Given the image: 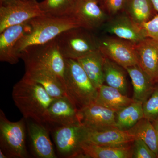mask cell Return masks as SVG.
Returning a JSON list of instances; mask_svg holds the SVG:
<instances>
[{"label":"cell","mask_w":158,"mask_h":158,"mask_svg":"<svg viewBox=\"0 0 158 158\" xmlns=\"http://www.w3.org/2000/svg\"><path fill=\"white\" fill-rule=\"evenodd\" d=\"M27 128L31 147L34 155L40 158H56L50 138L49 130L44 125L31 119H27Z\"/></svg>","instance_id":"cell-16"},{"label":"cell","mask_w":158,"mask_h":158,"mask_svg":"<svg viewBox=\"0 0 158 158\" xmlns=\"http://www.w3.org/2000/svg\"><path fill=\"white\" fill-rule=\"evenodd\" d=\"M144 117L143 103L134 101L116 112V127L122 131H127Z\"/></svg>","instance_id":"cell-26"},{"label":"cell","mask_w":158,"mask_h":158,"mask_svg":"<svg viewBox=\"0 0 158 158\" xmlns=\"http://www.w3.org/2000/svg\"><path fill=\"white\" fill-rule=\"evenodd\" d=\"M125 72V69L105 57L103 65L105 82L108 86L118 89L122 93L126 95L127 84Z\"/></svg>","instance_id":"cell-24"},{"label":"cell","mask_w":158,"mask_h":158,"mask_svg":"<svg viewBox=\"0 0 158 158\" xmlns=\"http://www.w3.org/2000/svg\"><path fill=\"white\" fill-rule=\"evenodd\" d=\"M29 21L11 26L0 33L1 62L11 65L17 64L19 62L20 58L15 52V47L19 40L31 30Z\"/></svg>","instance_id":"cell-15"},{"label":"cell","mask_w":158,"mask_h":158,"mask_svg":"<svg viewBox=\"0 0 158 158\" xmlns=\"http://www.w3.org/2000/svg\"><path fill=\"white\" fill-rule=\"evenodd\" d=\"M123 11L141 26L156 15L151 0H126Z\"/></svg>","instance_id":"cell-23"},{"label":"cell","mask_w":158,"mask_h":158,"mask_svg":"<svg viewBox=\"0 0 158 158\" xmlns=\"http://www.w3.org/2000/svg\"><path fill=\"white\" fill-rule=\"evenodd\" d=\"M12 97L24 118L44 124L47 110L55 99L41 85L23 77L13 87Z\"/></svg>","instance_id":"cell-1"},{"label":"cell","mask_w":158,"mask_h":158,"mask_svg":"<svg viewBox=\"0 0 158 158\" xmlns=\"http://www.w3.org/2000/svg\"><path fill=\"white\" fill-rule=\"evenodd\" d=\"M153 125L154 126V127L155 128L156 131L158 132V118L156 119V120H154L152 122Z\"/></svg>","instance_id":"cell-34"},{"label":"cell","mask_w":158,"mask_h":158,"mask_svg":"<svg viewBox=\"0 0 158 158\" xmlns=\"http://www.w3.org/2000/svg\"><path fill=\"white\" fill-rule=\"evenodd\" d=\"M25 68L23 77L41 85L50 96L55 98L67 96L65 83L53 73L43 68Z\"/></svg>","instance_id":"cell-17"},{"label":"cell","mask_w":158,"mask_h":158,"mask_svg":"<svg viewBox=\"0 0 158 158\" xmlns=\"http://www.w3.org/2000/svg\"><path fill=\"white\" fill-rule=\"evenodd\" d=\"M132 158H156L157 156L144 141L135 138L133 142Z\"/></svg>","instance_id":"cell-29"},{"label":"cell","mask_w":158,"mask_h":158,"mask_svg":"<svg viewBox=\"0 0 158 158\" xmlns=\"http://www.w3.org/2000/svg\"><path fill=\"white\" fill-rule=\"evenodd\" d=\"M55 40L65 59L77 60L99 49V39L93 31L81 27L66 30Z\"/></svg>","instance_id":"cell-5"},{"label":"cell","mask_w":158,"mask_h":158,"mask_svg":"<svg viewBox=\"0 0 158 158\" xmlns=\"http://www.w3.org/2000/svg\"><path fill=\"white\" fill-rule=\"evenodd\" d=\"M29 23L31 30L19 40L15 47V52L19 57L21 52L29 46L46 43L66 30L81 27L70 15L58 17L43 15L32 19Z\"/></svg>","instance_id":"cell-2"},{"label":"cell","mask_w":158,"mask_h":158,"mask_svg":"<svg viewBox=\"0 0 158 158\" xmlns=\"http://www.w3.org/2000/svg\"><path fill=\"white\" fill-rule=\"evenodd\" d=\"M131 80L135 101L143 103L152 94L155 82L144 71L140 65H136L125 69Z\"/></svg>","instance_id":"cell-19"},{"label":"cell","mask_w":158,"mask_h":158,"mask_svg":"<svg viewBox=\"0 0 158 158\" xmlns=\"http://www.w3.org/2000/svg\"><path fill=\"white\" fill-rule=\"evenodd\" d=\"M135 45L116 37L99 39V49L105 56L125 69L138 64Z\"/></svg>","instance_id":"cell-9"},{"label":"cell","mask_w":158,"mask_h":158,"mask_svg":"<svg viewBox=\"0 0 158 158\" xmlns=\"http://www.w3.org/2000/svg\"><path fill=\"white\" fill-rule=\"evenodd\" d=\"M135 138L127 131L113 127L103 130H93L83 126L82 142L100 146H122L132 143Z\"/></svg>","instance_id":"cell-12"},{"label":"cell","mask_w":158,"mask_h":158,"mask_svg":"<svg viewBox=\"0 0 158 158\" xmlns=\"http://www.w3.org/2000/svg\"><path fill=\"white\" fill-rule=\"evenodd\" d=\"M138 65L155 83L158 82V41L147 37L135 45Z\"/></svg>","instance_id":"cell-18"},{"label":"cell","mask_w":158,"mask_h":158,"mask_svg":"<svg viewBox=\"0 0 158 158\" xmlns=\"http://www.w3.org/2000/svg\"><path fill=\"white\" fill-rule=\"evenodd\" d=\"M127 131L144 141L158 158V132L151 121L144 117Z\"/></svg>","instance_id":"cell-25"},{"label":"cell","mask_w":158,"mask_h":158,"mask_svg":"<svg viewBox=\"0 0 158 158\" xmlns=\"http://www.w3.org/2000/svg\"><path fill=\"white\" fill-rule=\"evenodd\" d=\"M25 118L11 122L0 110V146L8 158L28 156L26 144Z\"/></svg>","instance_id":"cell-6"},{"label":"cell","mask_w":158,"mask_h":158,"mask_svg":"<svg viewBox=\"0 0 158 158\" xmlns=\"http://www.w3.org/2000/svg\"><path fill=\"white\" fill-rule=\"evenodd\" d=\"M134 101L132 98L122 93L118 89L103 85L98 89L94 102L116 113Z\"/></svg>","instance_id":"cell-22"},{"label":"cell","mask_w":158,"mask_h":158,"mask_svg":"<svg viewBox=\"0 0 158 158\" xmlns=\"http://www.w3.org/2000/svg\"><path fill=\"white\" fill-rule=\"evenodd\" d=\"M54 128V142L61 156L66 158H85L81 147L83 125L80 123Z\"/></svg>","instance_id":"cell-8"},{"label":"cell","mask_w":158,"mask_h":158,"mask_svg":"<svg viewBox=\"0 0 158 158\" xmlns=\"http://www.w3.org/2000/svg\"><path fill=\"white\" fill-rule=\"evenodd\" d=\"M77 0H44L39 2L44 14L53 16L70 15Z\"/></svg>","instance_id":"cell-27"},{"label":"cell","mask_w":158,"mask_h":158,"mask_svg":"<svg viewBox=\"0 0 158 158\" xmlns=\"http://www.w3.org/2000/svg\"><path fill=\"white\" fill-rule=\"evenodd\" d=\"M144 118L151 121L158 118V85L156 86L152 94L143 103Z\"/></svg>","instance_id":"cell-28"},{"label":"cell","mask_w":158,"mask_h":158,"mask_svg":"<svg viewBox=\"0 0 158 158\" xmlns=\"http://www.w3.org/2000/svg\"><path fill=\"white\" fill-rule=\"evenodd\" d=\"M147 37L158 41V15L141 25Z\"/></svg>","instance_id":"cell-31"},{"label":"cell","mask_w":158,"mask_h":158,"mask_svg":"<svg viewBox=\"0 0 158 158\" xmlns=\"http://www.w3.org/2000/svg\"><path fill=\"white\" fill-rule=\"evenodd\" d=\"M154 8L156 11L158 13V0H151Z\"/></svg>","instance_id":"cell-33"},{"label":"cell","mask_w":158,"mask_h":158,"mask_svg":"<svg viewBox=\"0 0 158 158\" xmlns=\"http://www.w3.org/2000/svg\"><path fill=\"white\" fill-rule=\"evenodd\" d=\"M126 0H100L102 6L110 16L122 12Z\"/></svg>","instance_id":"cell-30"},{"label":"cell","mask_w":158,"mask_h":158,"mask_svg":"<svg viewBox=\"0 0 158 158\" xmlns=\"http://www.w3.org/2000/svg\"><path fill=\"white\" fill-rule=\"evenodd\" d=\"M64 80L67 96L79 110L94 102L98 89L77 60L66 59Z\"/></svg>","instance_id":"cell-4"},{"label":"cell","mask_w":158,"mask_h":158,"mask_svg":"<svg viewBox=\"0 0 158 158\" xmlns=\"http://www.w3.org/2000/svg\"><path fill=\"white\" fill-rule=\"evenodd\" d=\"M105 32L136 44L147 38L141 26L123 11L112 16L103 26Z\"/></svg>","instance_id":"cell-11"},{"label":"cell","mask_w":158,"mask_h":158,"mask_svg":"<svg viewBox=\"0 0 158 158\" xmlns=\"http://www.w3.org/2000/svg\"><path fill=\"white\" fill-rule=\"evenodd\" d=\"M20 57L24 62L25 67L48 69L65 83L66 59L59 50L55 39L44 44L27 48L21 52Z\"/></svg>","instance_id":"cell-3"},{"label":"cell","mask_w":158,"mask_h":158,"mask_svg":"<svg viewBox=\"0 0 158 158\" xmlns=\"http://www.w3.org/2000/svg\"><path fill=\"white\" fill-rule=\"evenodd\" d=\"M100 0H77L70 15L80 27L94 31L100 28L110 19V15L100 5Z\"/></svg>","instance_id":"cell-10"},{"label":"cell","mask_w":158,"mask_h":158,"mask_svg":"<svg viewBox=\"0 0 158 158\" xmlns=\"http://www.w3.org/2000/svg\"><path fill=\"white\" fill-rule=\"evenodd\" d=\"M81 147L85 158H132L133 144L113 147L83 142L81 143Z\"/></svg>","instance_id":"cell-20"},{"label":"cell","mask_w":158,"mask_h":158,"mask_svg":"<svg viewBox=\"0 0 158 158\" xmlns=\"http://www.w3.org/2000/svg\"><path fill=\"white\" fill-rule=\"evenodd\" d=\"M17 0H0L1 6H6L11 3L15 2Z\"/></svg>","instance_id":"cell-32"},{"label":"cell","mask_w":158,"mask_h":158,"mask_svg":"<svg viewBox=\"0 0 158 158\" xmlns=\"http://www.w3.org/2000/svg\"><path fill=\"white\" fill-rule=\"evenodd\" d=\"M44 15L37 0H17L0 6V33L11 26L20 24Z\"/></svg>","instance_id":"cell-7"},{"label":"cell","mask_w":158,"mask_h":158,"mask_svg":"<svg viewBox=\"0 0 158 158\" xmlns=\"http://www.w3.org/2000/svg\"><path fill=\"white\" fill-rule=\"evenodd\" d=\"M78 117L80 123L90 129L116 127V112L95 102L79 109Z\"/></svg>","instance_id":"cell-13"},{"label":"cell","mask_w":158,"mask_h":158,"mask_svg":"<svg viewBox=\"0 0 158 158\" xmlns=\"http://www.w3.org/2000/svg\"><path fill=\"white\" fill-rule=\"evenodd\" d=\"M79 109L67 96L55 98L47 112L45 123L55 127L80 123Z\"/></svg>","instance_id":"cell-14"},{"label":"cell","mask_w":158,"mask_h":158,"mask_svg":"<svg viewBox=\"0 0 158 158\" xmlns=\"http://www.w3.org/2000/svg\"><path fill=\"white\" fill-rule=\"evenodd\" d=\"M105 56L100 49L77 60L94 87L98 89L104 85L103 65Z\"/></svg>","instance_id":"cell-21"},{"label":"cell","mask_w":158,"mask_h":158,"mask_svg":"<svg viewBox=\"0 0 158 158\" xmlns=\"http://www.w3.org/2000/svg\"><path fill=\"white\" fill-rule=\"evenodd\" d=\"M8 156L5 154V153L2 150V149H0V158H8Z\"/></svg>","instance_id":"cell-35"}]
</instances>
